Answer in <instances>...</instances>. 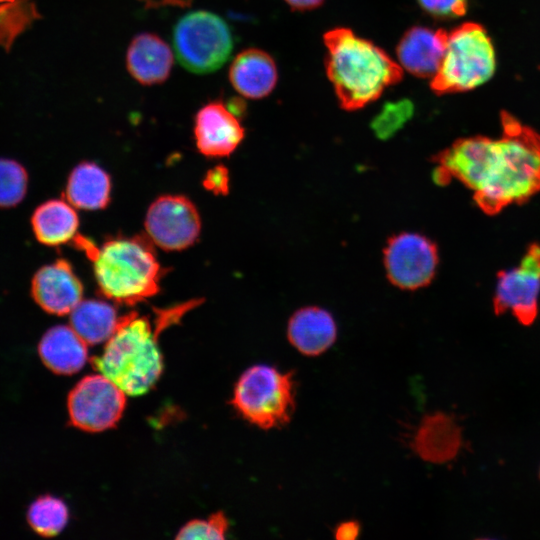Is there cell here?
<instances>
[{
  "instance_id": "1",
  "label": "cell",
  "mask_w": 540,
  "mask_h": 540,
  "mask_svg": "<svg viewBox=\"0 0 540 540\" xmlns=\"http://www.w3.org/2000/svg\"><path fill=\"white\" fill-rule=\"evenodd\" d=\"M502 134L461 138L434 157V180L456 179L474 192L482 211L496 214L540 191V134L501 112Z\"/></svg>"
},
{
  "instance_id": "2",
  "label": "cell",
  "mask_w": 540,
  "mask_h": 540,
  "mask_svg": "<svg viewBox=\"0 0 540 540\" xmlns=\"http://www.w3.org/2000/svg\"><path fill=\"white\" fill-rule=\"evenodd\" d=\"M201 302L193 299L171 308L154 309V320L150 316H139L135 311L121 316L103 352L91 358L92 366L126 395L147 393L163 371V357L158 345L160 333L178 323Z\"/></svg>"
},
{
  "instance_id": "3",
  "label": "cell",
  "mask_w": 540,
  "mask_h": 540,
  "mask_svg": "<svg viewBox=\"0 0 540 540\" xmlns=\"http://www.w3.org/2000/svg\"><path fill=\"white\" fill-rule=\"evenodd\" d=\"M326 73L343 109H360L402 79V67L371 41L338 27L324 35Z\"/></svg>"
},
{
  "instance_id": "4",
  "label": "cell",
  "mask_w": 540,
  "mask_h": 540,
  "mask_svg": "<svg viewBox=\"0 0 540 540\" xmlns=\"http://www.w3.org/2000/svg\"><path fill=\"white\" fill-rule=\"evenodd\" d=\"M73 242L93 261L99 291L106 298L132 306L158 293L163 271L148 237H116L100 248L80 236Z\"/></svg>"
},
{
  "instance_id": "5",
  "label": "cell",
  "mask_w": 540,
  "mask_h": 540,
  "mask_svg": "<svg viewBox=\"0 0 540 540\" xmlns=\"http://www.w3.org/2000/svg\"><path fill=\"white\" fill-rule=\"evenodd\" d=\"M495 69V49L486 29L465 22L448 33L444 57L430 87L437 94L470 91L486 83Z\"/></svg>"
},
{
  "instance_id": "6",
  "label": "cell",
  "mask_w": 540,
  "mask_h": 540,
  "mask_svg": "<svg viewBox=\"0 0 540 540\" xmlns=\"http://www.w3.org/2000/svg\"><path fill=\"white\" fill-rule=\"evenodd\" d=\"M232 404L245 420L259 428L286 425L295 409L293 373L269 365L251 366L238 379Z\"/></svg>"
},
{
  "instance_id": "7",
  "label": "cell",
  "mask_w": 540,
  "mask_h": 540,
  "mask_svg": "<svg viewBox=\"0 0 540 540\" xmlns=\"http://www.w3.org/2000/svg\"><path fill=\"white\" fill-rule=\"evenodd\" d=\"M173 47L186 70L207 74L228 60L233 38L223 18L213 12L197 10L183 15L175 24Z\"/></svg>"
},
{
  "instance_id": "8",
  "label": "cell",
  "mask_w": 540,
  "mask_h": 540,
  "mask_svg": "<svg viewBox=\"0 0 540 540\" xmlns=\"http://www.w3.org/2000/svg\"><path fill=\"white\" fill-rule=\"evenodd\" d=\"M125 406V392L102 374L81 379L70 391L67 401L71 424L87 432L113 428Z\"/></svg>"
},
{
  "instance_id": "9",
  "label": "cell",
  "mask_w": 540,
  "mask_h": 540,
  "mask_svg": "<svg viewBox=\"0 0 540 540\" xmlns=\"http://www.w3.org/2000/svg\"><path fill=\"white\" fill-rule=\"evenodd\" d=\"M438 265L436 245L427 237L402 232L389 238L384 249V266L388 280L403 290L427 286Z\"/></svg>"
},
{
  "instance_id": "10",
  "label": "cell",
  "mask_w": 540,
  "mask_h": 540,
  "mask_svg": "<svg viewBox=\"0 0 540 540\" xmlns=\"http://www.w3.org/2000/svg\"><path fill=\"white\" fill-rule=\"evenodd\" d=\"M540 294V245L531 244L518 266L497 277L493 307L496 314L510 312L521 324L530 325L538 313Z\"/></svg>"
},
{
  "instance_id": "11",
  "label": "cell",
  "mask_w": 540,
  "mask_h": 540,
  "mask_svg": "<svg viewBox=\"0 0 540 540\" xmlns=\"http://www.w3.org/2000/svg\"><path fill=\"white\" fill-rule=\"evenodd\" d=\"M147 237L166 251H179L199 237L201 219L195 205L181 195H164L149 207L145 218Z\"/></svg>"
},
{
  "instance_id": "12",
  "label": "cell",
  "mask_w": 540,
  "mask_h": 540,
  "mask_svg": "<svg viewBox=\"0 0 540 540\" xmlns=\"http://www.w3.org/2000/svg\"><path fill=\"white\" fill-rule=\"evenodd\" d=\"M193 132L197 149L210 158L229 156L245 136L239 115L221 98L197 111Z\"/></svg>"
},
{
  "instance_id": "13",
  "label": "cell",
  "mask_w": 540,
  "mask_h": 540,
  "mask_svg": "<svg viewBox=\"0 0 540 540\" xmlns=\"http://www.w3.org/2000/svg\"><path fill=\"white\" fill-rule=\"evenodd\" d=\"M31 295L45 312L63 316L82 301L83 286L65 259L41 267L31 281Z\"/></svg>"
},
{
  "instance_id": "14",
  "label": "cell",
  "mask_w": 540,
  "mask_h": 540,
  "mask_svg": "<svg viewBox=\"0 0 540 540\" xmlns=\"http://www.w3.org/2000/svg\"><path fill=\"white\" fill-rule=\"evenodd\" d=\"M447 38L448 32L444 29L411 27L396 48L399 65L414 76L432 78L441 65Z\"/></svg>"
},
{
  "instance_id": "15",
  "label": "cell",
  "mask_w": 540,
  "mask_h": 540,
  "mask_svg": "<svg viewBox=\"0 0 540 540\" xmlns=\"http://www.w3.org/2000/svg\"><path fill=\"white\" fill-rule=\"evenodd\" d=\"M461 443V429L452 416L436 412L421 420L412 449L422 460L440 464L455 458Z\"/></svg>"
},
{
  "instance_id": "16",
  "label": "cell",
  "mask_w": 540,
  "mask_h": 540,
  "mask_svg": "<svg viewBox=\"0 0 540 540\" xmlns=\"http://www.w3.org/2000/svg\"><path fill=\"white\" fill-rule=\"evenodd\" d=\"M173 66V52L158 35L144 32L130 42L126 53V67L130 75L142 85L163 83Z\"/></svg>"
},
{
  "instance_id": "17",
  "label": "cell",
  "mask_w": 540,
  "mask_h": 540,
  "mask_svg": "<svg viewBox=\"0 0 540 540\" xmlns=\"http://www.w3.org/2000/svg\"><path fill=\"white\" fill-rule=\"evenodd\" d=\"M278 79L274 59L265 51L248 48L241 51L229 68V81L243 97L261 99L269 95Z\"/></svg>"
},
{
  "instance_id": "18",
  "label": "cell",
  "mask_w": 540,
  "mask_h": 540,
  "mask_svg": "<svg viewBox=\"0 0 540 540\" xmlns=\"http://www.w3.org/2000/svg\"><path fill=\"white\" fill-rule=\"evenodd\" d=\"M287 337L301 354L318 356L335 342L337 326L328 311L319 307H305L290 317Z\"/></svg>"
},
{
  "instance_id": "19",
  "label": "cell",
  "mask_w": 540,
  "mask_h": 540,
  "mask_svg": "<svg viewBox=\"0 0 540 540\" xmlns=\"http://www.w3.org/2000/svg\"><path fill=\"white\" fill-rule=\"evenodd\" d=\"M38 353L52 372L71 375L80 371L88 359L87 344L71 326L57 325L42 336Z\"/></svg>"
},
{
  "instance_id": "20",
  "label": "cell",
  "mask_w": 540,
  "mask_h": 540,
  "mask_svg": "<svg viewBox=\"0 0 540 540\" xmlns=\"http://www.w3.org/2000/svg\"><path fill=\"white\" fill-rule=\"evenodd\" d=\"M31 225L40 243L59 246L73 241L77 236L79 218L74 206L68 201L52 199L35 209Z\"/></svg>"
},
{
  "instance_id": "21",
  "label": "cell",
  "mask_w": 540,
  "mask_h": 540,
  "mask_svg": "<svg viewBox=\"0 0 540 540\" xmlns=\"http://www.w3.org/2000/svg\"><path fill=\"white\" fill-rule=\"evenodd\" d=\"M110 192L109 175L95 163H80L68 177L66 198L74 207L85 210L102 209L109 203Z\"/></svg>"
},
{
  "instance_id": "22",
  "label": "cell",
  "mask_w": 540,
  "mask_h": 540,
  "mask_svg": "<svg viewBox=\"0 0 540 540\" xmlns=\"http://www.w3.org/2000/svg\"><path fill=\"white\" fill-rule=\"evenodd\" d=\"M70 326L87 345L106 342L115 332L120 317L111 304L102 300H82L69 314Z\"/></svg>"
},
{
  "instance_id": "23",
  "label": "cell",
  "mask_w": 540,
  "mask_h": 540,
  "mask_svg": "<svg viewBox=\"0 0 540 540\" xmlns=\"http://www.w3.org/2000/svg\"><path fill=\"white\" fill-rule=\"evenodd\" d=\"M69 510L63 500L44 495L29 506L27 521L34 532L43 537H54L66 527Z\"/></svg>"
},
{
  "instance_id": "24",
  "label": "cell",
  "mask_w": 540,
  "mask_h": 540,
  "mask_svg": "<svg viewBox=\"0 0 540 540\" xmlns=\"http://www.w3.org/2000/svg\"><path fill=\"white\" fill-rule=\"evenodd\" d=\"M27 185L28 175L20 163L0 158V207L19 204L26 194Z\"/></svg>"
},
{
  "instance_id": "25",
  "label": "cell",
  "mask_w": 540,
  "mask_h": 540,
  "mask_svg": "<svg viewBox=\"0 0 540 540\" xmlns=\"http://www.w3.org/2000/svg\"><path fill=\"white\" fill-rule=\"evenodd\" d=\"M414 105L409 99L387 102L371 123L378 138L387 139L412 117Z\"/></svg>"
},
{
  "instance_id": "26",
  "label": "cell",
  "mask_w": 540,
  "mask_h": 540,
  "mask_svg": "<svg viewBox=\"0 0 540 540\" xmlns=\"http://www.w3.org/2000/svg\"><path fill=\"white\" fill-rule=\"evenodd\" d=\"M228 520L222 512H217L207 519H195L184 525L178 532L177 539H225Z\"/></svg>"
},
{
  "instance_id": "27",
  "label": "cell",
  "mask_w": 540,
  "mask_h": 540,
  "mask_svg": "<svg viewBox=\"0 0 540 540\" xmlns=\"http://www.w3.org/2000/svg\"><path fill=\"white\" fill-rule=\"evenodd\" d=\"M420 7L439 19L458 18L467 10V0H417Z\"/></svg>"
},
{
  "instance_id": "28",
  "label": "cell",
  "mask_w": 540,
  "mask_h": 540,
  "mask_svg": "<svg viewBox=\"0 0 540 540\" xmlns=\"http://www.w3.org/2000/svg\"><path fill=\"white\" fill-rule=\"evenodd\" d=\"M228 172L218 166L210 170L204 179V186L216 194H226L228 191Z\"/></svg>"
},
{
  "instance_id": "29",
  "label": "cell",
  "mask_w": 540,
  "mask_h": 540,
  "mask_svg": "<svg viewBox=\"0 0 540 540\" xmlns=\"http://www.w3.org/2000/svg\"><path fill=\"white\" fill-rule=\"evenodd\" d=\"M360 533V525L357 521L349 520L341 522L334 530L337 539H355Z\"/></svg>"
},
{
  "instance_id": "30",
  "label": "cell",
  "mask_w": 540,
  "mask_h": 540,
  "mask_svg": "<svg viewBox=\"0 0 540 540\" xmlns=\"http://www.w3.org/2000/svg\"><path fill=\"white\" fill-rule=\"evenodd\" d=\"M147 8H160L165 6H175L180 8L189 7L193 0H138Z\"/></svg>"
},
{
  "instance_id": "31",
  "label": "cell",
  "mask_w": 540,
  "mask_h": 540,
  "mask_svg": "<svg viewBox=\"0 0 540 540\" xmlns=\"http://www.w3.org/2000/svg\"><path fill=\"white\" fill-rule=\"evenodd\" d=\"M324 0H285V2L297 11H306L315 9L323 3Z\"/></svg>"
},
{
  "instance_id": "32",
  "label": "cell",
  "mask_w": 540,
  "mask_h": 540,
  "mask_svg": "<svg viewBox=\"0 0 540 540\" xmlns=\"http://www.w3.org/2000/svg\"><path fill=\"white\" fill-rule=\"evenodd\" d=\"M18 0H0V3H12V2H16Z\"/></svg>"
}]
</instances>
